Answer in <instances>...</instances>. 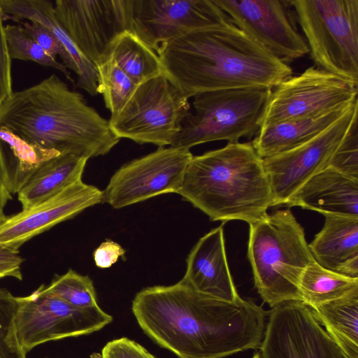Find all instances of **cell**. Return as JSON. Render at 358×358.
<instances>
[{
  "label": "cell",
  "instance_id": "cell-4",
  "mask_svg": "<svg viewBox=\"0 0 358 358\" xmlns=\"http://www.w3.org/2000/svg\"><path fill=\"white\" fill-rule=\"evenodd\" d=\"M212 221L254 223L273 204L263 159L252 142L193 156L178 192Z\"/></svg>",
  "mask_w": 358,
  "mask_h": 358
},
{
  "label": "cell",
  "instance_id": "cell-7",
  "mask_svg": "<svg viewBox=\"0 0 358 358\" xmlns=\"http://www.w3.org/2000/svg\"><path fill=\"white\" fill-rule=\"evenodd\" d=\"M317 68L358 84V0H291Z\"/></svg>",
  "mask_w": 358,
  "mask_h": 358
},
{
  "label": "cell",
  "instance_id": "cell-33",
  "mask_svg": "<svg viewBox=\"0 0 358 358\" xmlns=\"http://www.w3.org/2000/svg\"><path fill=\"white\" fill-rule=\"evenodd\" d=\"M22 27L25 34L36 42L47 53L55 58L59 55L66 68L76 73L73 60L50 30L37 22H31V24L24 22Z\"/></svg>",
  "mask_w": 358,
  "mask_h": 358
},
{
  "label": "cell",
  "instance_id": "cell-30",
  "mask_svg": "<svg viewBox=\"0 0 358 358\" xmlns=\"http://www.w3.org/2000/svg\"><path fill=\"white\" fill-rule=\"evenodd\" d=\"M4 32L11 59L31 61L42 66L54 68L62 71L68 80L73 83L66 66L26 35L22 26L8 24L4 27Z\"/></svg>",
  "mask_w": 358,
  "mask_h": 358
},
{
  "label": "cell",
  "instance_id": "cell-35",
  "mask_svg": "<svg viewBox=\"0 0 358 358\" xmlns=\"http://www.w3.org/2000/svg\"><path fill=\"white\" fill-rule=\"evenodd\" d=\"M101 358H156L142 345L123 337L109 341L102 349Z\"/></svg>",
  "mask_w": 358,
  "mask_h": 358
},
{
  "label": "cell",
  "instance_id": "cell-17",
  "mask_svg": "<svg viewBox=\"0 0 358 358\" xmlns=\"http://www.w3.org/2000/svg\"><path fill=\"white\" fill-rule=\"evenodd\" d=\"M103 202L95 186L77 181L0 224V245L17 250L26 241L86 208Z\"/></svg>",
  "mask_w": 358,
  "mask_h": 358
},
{
  "label": "cell",
  "instance_id": "cell-22",
  "mask_svg": "<svg viewBox=\"0 0 358 358\" xmlns=\"http://www.w3.org/2000/svg\"><path fill=\"white\" fill-rule=\"evenodd\" d=\"M352 104L316 117L284 120L262 126L252 144L262 159L289 151L327 129Z\"/></svg>",
  "mask_w": 358,
  "mask_h": 358
},
{
  "label": "cell",
  "instance_id": "cell-29",
  "mask_svg": "<svg viewBox=\"0 0 358 358\" xmlns=\"http://www.w3.org/2000/svg\"><path fill=\"white\" fill-rule=\"evenodd\" d=\"M43 289L54 294L70 305L79 308H90L99 306L92 280L71 269L57 276Z\"/></svg>",
  "mask_w": 358,
  "mask_h": 358
},
{
  "label": "cell",
  "instance_id": "cell-18",
  "mask_svg": "<svg viewBox=\"0 0 358 358\" xmlns=\"http://www.w3.org/2000/svg\"><path fill=\"white\" fill-rule=\"evenodd\" d=\"M186 262L182 283L221 300L234 302L241 299L227 262L223 224L198 241Z\"/></svg>",
  "mask_w": 358,
  "mask_h": 358
},
{
  "label": "cell",
  "instance_id": "cell-19",
  "mask_svg": "<svg viewBox=\"0 0 358 358\" xmlns=\"http://www.w3.org/2000/svg\"><path fill=\"white\" fill-rule=\"evenodd\" d=\"M285 206L358 217V180L328 167L307 180Z\"/></svg>",
  "mask_w": 358,
  "mask_h": 358
},
{
  "label": "cell",
  "instance_id": "cell-26",
  "mask_svg": "<svg viewBox=\"0 0 358 358\" xmlns=\"http://www.w3.org/2000/svg\"><path fill=\"white\" fill-rule=\"evenodd\" d=\"M357 288L358 278L329 271L315 262L305 269L299 282L301 301L311 309Z\"/></svg>",
  "mask_w": 358,
  "mask_h": 358
},
{
  "label": "cell",
  "instance_id": "cell-28",
  "mask_svg": "<svg viewBox=\"0 0 358 358\" xmlns=\"http://www.w3.org/2000/svg\"><path fill=\"white\" fill-rule=\"evenodd\" d=\"M98 92L103 94L106 107L110 117L116 115L131 99L138 85L108 56L96 66Z\"/></svg>",
  "mask_w": 358,
  "mask_h": 358
},
{
  "label": "cell",
  "instance_id": "cell-13",
  "mask_svg": "<svg viewBox=\"0 0 358 358\" xmlns=\"http://www.w3.org/2000/svg\"><path fill=\"white\" fill-rule=\"evenodd\" d=\"M231 22L283 62L309 53L291 0H214Z\"/></svg>",
  "mask_w": 358,
  "mask_h": 358
},
{
  "label": "cell",
  "instance_id": "cell-14",
  "mask_svg": "<svg viewBox=\"0 0 358 358\" xmlns=\"http://www.w3.org/2000/svg\"><path fill=\"white\" fill-rule=\"evenodd\" d=\"M54 8L63 29L95 66L120 34L132 31V0H57Z\"/></svg>",
  "mask_w": 358,
  "mask_h": 358
},
{
  "label": "cell",
  "instance_id": "cell-37",
  "mask_svg": "<svg viewBox=\"0 0 358 358\" xmlns=\"http://www.w3.org/2000/svg\"><path fill=\"white\" fill-rule=\"evenodd\" d=\"M23 259L19 255V250L0 245V279L13 277L22 279L21 264Z\"/></svg>",
  "mask_w": 358,
  "mask_h": 358
},
{
  "label": "cell",
  "instance_id": "cell-34",
  "mask_svg": "<svg viewBox=\"0 0 358 358\" xmlns=\"http://www.w3.org/2000/svg\"><path fill=\"white\" fill-rule=\"evenodd\" d=\"M15 162L7 145L0 139V224L6 218L4 209L13 199Z\"/></svg>",
  "mask_w": 358,
  "mask_h": 358
},
{
  "label": "cell",
  "instance_id": "cell-8",
  "mask_svg": "<svg viewBox=\"0 0 358 358\" xmlns=\"http://www.w3.org/2000/svg\"><path fill=\"white\" fill-rule=\"evenodd\" d=\"M189 99L163 73L138 85L108 122L114 134L139 144L171 146L190 113Z\"/></svg>",
  "mask_w": 358,
  "mask_h": 358
},
{
  "label": "cell",
  "instance_id": "cell-36",
  "mask_svg": "<svg viewBox=\"0 0 358 358\" xmlns=\"http://www.w3.org/2000/svg\"><path fill=\"white\" fill-rule=\"evenodd\" d=\"M0 6V103L12 93L11 58L9 55Z\"/></svg>",
  "mask_w": 358,
  "mask_h": 358
},
{
  "label": "cell",
  "instance_id": "cell-5",
  "mask_svg": "<svg viewBox=\"0 0 358 358\" xmlns=\"http://www.w3.org/2000/svg\"><path fill=\"white\" fill-rule=\"evenodd\" d=\"M249 225L248 258L263 301L271 308L301 301L300 280L315 262L303 227L288 209L267 213Z\"/></svg>",
  "mask_w": 358,
  "mask_h": 358
},
{
  "label": "cell",
  "instance_id": "cell-11",
  "mask_svg": "<svg viewBox=\"0 0 358 358\" xmlns=\"http://www.w3.org/2000/svg\"><path fill=\"white\" fill-rule=\"evenodd\" d=\"M357 112L358 100L337 121L309 141L263 158L272 206H285L307 180L329 167L335 152L357 119Z\"/></svg>",
  "mask_w": 358,
  "mask_h": 358
},
{
  "label": "cell",
  "instance_id": "cell-16",
  "mask_svg": "<svg viewBox=\"0 0 358 358\" xmlns=\"http://www.w3.org/2000/svg\"><path fill=\"white\" fill-rule=\"evenodd\" d=\"M132 31L156 52L193 30L231 22L214 0H132Z\"/></svg>",
  "mask_w": 358,
  "mask_h": 358
},
{
  "label": "cell",
  "instance_id": "cell-24",
  "mask_svg": "<svg viewBox=\"0 0 358 358\" xmlns=\"http://www.w3.org/2000/svg\"><path fill=\"white\" fill-rule=\"evenodd\" d=\"M312 310L346 355L358 358V288Z\"/></svg>",
  "mask_w": 358,
  "mask_h": 358
},
{
  "label": "cell",
  "instance_id": "cell-21",
  "mask_svg": "<svg viewBox=\"0 0 358 358\" xmlns=\"http://www.w3.org/2000/svg\"><path fill=\"white\" fill-rule=\"evenodd\" d=\"M3 20L20 22L27 19L41 23L57 38L71 57L78 76L76 87L95 96L98 92L96 68L78 48L57 20L53 3L48 0H0Z\"/></svg>",
  "mask_w": 358,
  "mask_h": 358
},
{
  "label": "cell",
  "instance_id": "cell-25",
  "mask_svg": "<svg viewBox=\"0 0 358 358\" xmlns=\"http://www.w3.org/2000/svg\"><path fill=\"white\" fill-rule=\"evenodd\" d=\"M108 56L136 85L164 73L157 53L131 31H125L115 39Z\"/></svg>",
  "mask_w": 358,
  "mask_h": 358
},
{
  "label": "cell",
  "instance_id": "cell-1",
  "mask_svg": "<svg viewBox=\"0 0 358 358\" xmlns=\"http://www.w3.org/2000/svg\"><path fill=\"white\" fill-rule=\"evenodd\" d=\"M131 310L143 331L178 358H224L259 348L266 325V312L252 300H221L180 281L141 290Z\"/></svg>",
  "mask_w": 358,
  "mask_h": 358
},
{
  "label": "cell",
  "instance_id": "cell-12",
  "mask_svg": "<svg viewBox=\"0 0 358 358\" xmlns=\"http://www.w3.org/2000/svg\"><path fill=\"white\" fill-rule=\"evenodd\" d=\"M192 157L189 150L160 147L124 164L102 191L103 202L118 209L158 195L178 194Z\"/></svg>",
  "mask_w": 358,
  "mask_h": 358
},
{
  "label": "cell",
  "instance_id": "cell-10",
  "mask_svg": "<svg viewBox=\"0 0 358 358\" xmlns=\"http://www.w3.org/2000/svg\"><path fill=\"white\" fill-rule=\"evenodd\" d=\"M17 301L15 331L26 353L48 341L99 331L113 320L99 306L76 308L42 286L29 296L17 297Z\"/></svg>",
  "mask_w": 358,
  "mask_h": 358
},
{
  "label": "cell",
  "instance_id": "cell-31",
  "mask_svg": "<svg viewBox=\"0 0 358 358\" xmlns=\"http://www.w3.org/2000/svg\"><path fill=\"white\" fill-rule=\"evenodd\" d=\"M17 304V297L0 287V358H26L15 331Z\"/></svg>",
  "mask_w": 358,
  "mask_h": 358
},
{
  "label": "cell",
  "instance_id": "cell-6",
  "mask_svg": "<svg viewBox=\"0 0 358 358\" xmlns=\"http://www.w3.org/2000/svg\"><path fill=\"white\" fill-rule=\"evenodd\" d=\"M271 92L266 87L220 90L199 94L171 147L189 150L216 141L237 143L258 133Z\"/></svg>",
  "mask_w": 358,
  "mask_h": 358
},
{
  "label": "cell",
  "instance_id": "cell-20",
  "mask_svg": "<svg viewBox=\"0 0 358 358\" xmlns=\"http://www.w3.org/2000/svg\"><path fill=\"white\" fill-rule=\"evenodd\" d=\"M324 215L322 229L308 244L314 261L329 271L358 278V217Z\"/></svg>",
  "mask_w": 358,
  "mask_h": 358
},
{
  "label": "cell",
  "instance_id": "cell-9",
  "mask_svg": "<svg viewBox=\"0 0 358 358\" xmlns=\"http://www.w3.org/2000/svg\"><path fill=\"white\" fill-rule=\"evenodd\" d=\"M358 84L310 66L271 90L260 127L289 120L319 116L357 101Z\"/></svg>",
  "mask_w": 358,
  "mask_h": 358
},
{
  "label": "cell",
  "instance_id": "cell-32",
  "mask_svg": "<svg viewBox=\"0 0 358 358\" xmlns=\"http://www.w3.org/2000/svg\"><path fill=\"white\" fill-rule=\"evenodd\" d=\"M357 119L352 123L345 137L335 152L329 167L358 180Z\"/></svg>",
  "mask_w": 358,
  "mask_h": 358
},
{
  "label": "cell",
  "instance_id": "cell-2",
  "mask_svg": "<svg viewBox=\"0 0 358 358\" xmlns=\"http://www.w3.org/2000/svg\"><path fill=\"white\" fill-rule=\"evenodd\" d=\"M157 53L164 74L188 99L220 90H272L293 73L232 22L189 31Z\"/></svg>",
  "mask_w": 358,
  "mask_h": 358
},
{
  "label": "cell",
  "instance_id": "cell-39",
  "mask_svg": "<svg viewBox=\"0 0 358 358\" xmlns=\"http://www.w3.org/2000/svg\"><path fill=\"white\" fill-rule=\"evenodd\" d=\"M252 358H262L260 352H259L255 353Z\"/></svg>",
  "mask_w": 358,
  "mask_h": 358
},
{
  "label": "cell",
  "instance_id": "cell-23",
  "mask_svg": "<svg viewBox=\"0 0 358 358\" xmlns=\"http://www.w3.org/2000/svg\"><path fill=\"white\" fill-rule=\"evenodd\" d=\"M87 160L74 154H60L41 164L17 192L22 210L82 180Z\"/></svg>",
  "mask_w": 358,
  "mask_h": 358
},
{
  "label": "cell",
  "instance_id": "cell-15",
  "mask_svg": "<svg viewBox=\"0 0 358 358\" xmlns=\"http://www.w3.org/2000/svg\"><path fill=\"white\" fill-rule=\"evenodd\" d=\"M268 315L262 358H350L301 301L283 302Z\"/></svg>",
  "mask_w": 358,
  "mask_h": 358
},
{
  "label": "cell",
  "instance_id": "cell-27",
  "mask_svg": "<svg viewBox=\"0 0 358 358\" xmlns=\"http://www.w3.org/2000/svg\"><path fill=\"white\" fill-rule=\"evenodd\" d=\"M0 139L7 145L15 161L13 194L18 192L41 164L60 155L57 151L31 145L3 127H0Z\"/></svg>",
  "mask_w": 358,
  "mask_h": 358
},
{
  "label": "cell",
  "instance_id": "cell-38",
  "mask_svg": "<svg viewBox=\"0 0 358 358\" xmlns=\"http://www.w3.org/2000/svg\"><path fill=\"white\" fill-rule=\"evenodd\" d=\"M125 250L117 243L106 240L94 252V259L97 267L107 268L116 263L120 257L124 255Z\"/></svg>",
  "mask_w": 358,
  "mask_h": 358
},
{
  "label": "cell",
  "instance_id": "cell-3",
  "mask_svg": "<svg viewBox=\"0 0 358 358\" xmlns=\"http://www.w3.org/2000/svg\"><path fill=\"white\" fill-rule=\"evenodd\" d=\"M0 127L38 148L88 159L108 154L120 140L108 120L55 74L0 103Z\"/></svg>",
  "mask_w": 358,
  "mask_h": 358
}]
</instances>
